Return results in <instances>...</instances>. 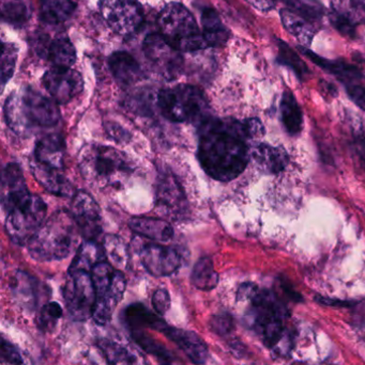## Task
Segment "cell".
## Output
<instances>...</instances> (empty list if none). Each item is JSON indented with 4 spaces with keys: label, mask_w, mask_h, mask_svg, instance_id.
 Returning a JSON list of instances; mask_svg holds the SVG:
<instances>
[{
    "label": "cell",
    "mask_w": 365,
    "mask_h": 365,
    "mask_svg": "<svg viewBox=\"0 0 365 365\" xmlns=\"http://www.w3.org/2000/svg\"><path fill=\"white\" fill-rule=\"evenodd\" d=\"M281 17H282L285 29L291 36H295L300 43L306 46L311 44L315 32H316V28L313 21L295 11L289 10V9L281 10Z\"/></svg>",
    "instance_id": "obj_26"
},
{
    "label": "cell",
    "mask_w": 365,
    "mask_h": 365,
    "mask_svg": "<svg viewBox=\"0 0 365 365\" xmlns=\"http://www.w3.org/2000/svg\"><path fill=\"white\" fill-rule=\"evenodd\" d=\"M360 1H361V2H362V4H364V6H365V0H360Z\"/></svg>",
    "instance_id": "obj_49"
},
{
    "label": "cell",
    "mask_w": 365,
    "mask_h": 365,
    "mask_svg": "<svg viewBox=\"0 0 365 365\" xmlns=\"http://www.w3.org/2000/svg\"><path fill=\"white\" fill-rule=\"evenodd\" d=\"M79 168L84 178L101 187L119 184L129 175L130 167L117 150L104 145H90L79 155Z\"/></svg>",
    "instance_id": "obj_7"
},
{
    "label": "cell",
    "mask_w": 365,
    "mask_h": 365,
    "mask_svg": "<svg viewBox=\"0 0 365 365\" xmlns=\"http://www.w3.org/2000/svg\"><path fill=\"white\" fill-rule=\"evenodd\" d=\"M330 21H331L332 25L341 32V34H345L347 36H355V27L354 24L351 21L345 19L344 17L340 16L336 14V12H332L330 14Z\"/></svg>",
    "instance_id": "obj_45"
},
{
    "label": "cell",
    "mask_w": 365,
    "mask_h": 365,
    "mask_svg": "<svg viewBox=\"0 0 365 365\" xmlns=\"http://www.w3.org/2000/svg\"><path fill=\"white\" fill-rule=\"evenodd\" d=\"M191 282L201 291H211L219 283V274L211 259L203 257L195 264L191 274Z\"/></svg>",
    "instance_id": "obj_34"
},
{
    "label": "cell",
    "mask_w": 365,
    "mask_h": 365,
    "mask_svg": "<svg viewBox=\"0 0 365 365\" xmlns=\"http://www.w3.org/2000/svg\"><path fill=\"white\" fill-rule=\"evenodd\" d=\"M156 204L166 212H180L186 197L179 182L171 173H162L156 189Z\"/></svg>",
    "instance_id": "obj_18"
},
{
    "label": "cell",
    "mask_w": 365,
    "mask_h": 365,
    "mask_svg": "<svg viewBox=\"0 0 365 365\" xmlns=\"http://www.w3.org/2000/svg\"><path fill=\"white\" fill-rule=\"evenodd\" d=\"M47 58L54 68H71L76 61V51L68 38H58L49 45Z\"/></svg>",
    "instance_id": "obj_32"
},
{
    "label": "cell",
    "mask_w": 365,
    "mask_h": 365,
    "mask_svg": "<svg viewBox=\"0 0 365 365\" xmlns=\"http://www.w3.org/2000/svg\"><path fill=\"white\" fill-rule=\"evenodd\" d=\"M105 257L109 259V264L117 269H122L128 264V248L121 238L114 234L105 236L103 242Z\"/></svg>",
    "instance_id": "obj_35"
},
{
    "label": "cell",
    "mask_w": 365,
    "mask_h": 365,
    "mask_svg": "<svg viewBox=\"0 0 365 365\" xmlns=\"http://www.w3.org/2000/svg\"><path fill=\"white\" fill-rule=\"evenodd\" d=\"M124 319L130 330L152 329L162 334L167 327L166 322L144 304H134L124 311Z\"/></svg>",
    "instance_id": "obj_22"
},
{
    "label": "cell",
    "mask_w": 365,
    "mask_h": 365,
    "mask_svg": "<svg viewBox=\"0 0 365 365\" xmlns=\"http://www.w3.org/2000/svg\"><path fill=\"white\" fill-rule=\"evenodd\" d=\"M79 233L71 212L59 210L49 217L28 242L30 255L38 261H55L68 257Z\"/></svg>",
    "instance_id": "obj_4"
},
{
    "label": "cell",
    "mask_w": 365,
    "mask_h": 365,
    "mask_svg": "<svg viewBox=\"0 0 365 365\" xmlns=\"http://www.w3.org/2000/svg\"><path fill=\"white\" fill-rule=\"evenodd\" d=\"M246 1L261 11H269L276 6L274 0H246Z\"/></svg>",
    "instance_id": "obj_48"
},
{
    "label": "cell",
    "mask_w": 365,
    "mask_h": 365,
    "mask_svg": "<svg viewBox=\"0 0 365 365\" xmlns=\"http://www.w3.org/2000/svg\"><path fill=\"white\" fill-rule=\"evenodd\" d=\"M109 68L116 81L121 86H132L141 81L143 71L139 62L126 51L113 53L109 60Z\"/></svg>",
    "instance_id": "obj_20"
},
{
    "label": "cell",
    "mask_w": 365,
    "mask_h": 365,
    "mask_svg": "<svg viewBox=\"0 0 365 365\" xmlns=\"http://www.w3.org/2000/svg\"><path fill=\"white\" fill-rule=\"evenodd\" d=\"M11 289L19 304L27 310L36 308L38 302V283L27 272H17L11 280Z\"/></svg>",
    "instance_id": "obj_25"
},
{
    "label": "cell",
    "mask_w": 365,
    "mask_h": 365,
    "mask_svg": "<svg viewBox=\"0 0 365 365\" xmlns=\"http://www.w3.org/2000/svg\"><path fill=\"white\" fill-rule=\"evenodd\" d=\"M101 13L114 32L130 38L141 30L144 10L139 0H102Z\"/></svg>",
    "instance_id": "obj_11"
},
{
    "label": "cell",
    "mask_w": 365,
    "mask_h": 365,
    "mask_svg": "<svg viewBox=\"0 0 365 365\" xmlns=\"http://www.w3.org/2000/svg\"><path fill=\"white\" fill-rule=\"evenodd\" d=\"M203 36L207 46L222 47L229 38V30L221 21L220 16L212 9H205L201 16Z\"/></svg>",
    "instance_id": "obj_27"
},
{
    "label": "cell",
    "mask_w": 365,
    "mask_h": 365,
    "mask_svg": "<svg viewBox=\"0 0 365 365\" xmlns=\"http://www.w3.org/2000/svg\"><path fill=\"white\" fill-rule=\"evenodd\" d=\"M141 263L154 277H167L177 272L181 257L175 249L158 244H147L139 250Z\"/></svg>",
    "instance_id": "obj_15"
},
{
    "label": "cell",
    "mask_w": 365,
    "mask_h": 365,
    "mask_svg": "<svg viewBox=\"0 0 365 365\" xmlns=\"http://www.w3.org/2000/svg\"><path fill=\"white\" fill-rule=\"evenodd\" d=\"M244 125H246L249 139L261 138L265 134V128L259 119L252 118V119L244 120Z\"/></svg>",
    "instance_id": "obj_46"
},
{
    "label": "cell",
    "mask_w": 365,
    "mask_h": 365,
    "mask_svg": "<svg viewBox=\"0 0 365 365\" xmlns=\"http://www.w3.org/2000/svg\"><path fill=\"white\" fill-rule=\"evenodd\" d=\"M64 141L60 135H47L36 143V162L49 168L61 170L64 162Z\"/></svg>",
    "instance_id": "obj_19"
},
{
    "label": "cell",
    "mask_w": 365,
    "mask_h": 365,
    "mask_svg": "<svg viewBox=\"0 0 365 365\" xmlns=\"http://www.w3.org/2000/svg\"><path fill=\"white\" fill-rule=\"evenodd\" d=\"M347 93L351 96V100L365 111V88L359 85L349 83L346 88Z\"/></svg>",
    "instance_id": "obj_47"
},
{
    "label": "cell",
    "mask_w": 365,
    "mask_h": 365,
    "mask_svg": "<svg viewBox=\"0 0 365 365\" xmlns=\"http://www.w3.org/2000/svg\"><path fill=\"white\" fill-rule=\"evenodd\" d=\"M1 357L4 361L12 365H25L21 354L17 351L14 345L2 339L1 341Z\"/></svg>",
    "instance_id": "obj_43"
},
{
    "label": "cell",
    "mask_w": 365,
    "mask_h": 365,
    "mask_svg": "<svg viewBox=\"0 0 365 365\" xmlns=\"http://www.w3.org/2000/svg\"><path fill=\"white\" fill-rule=\"evenodd\" d=\"M152 304L159 315H164L171 307V297L169 292L164 289H156L152 297Z\"/></svg>",
    "instance_id": "obj_44"
},
{
    "label": "cell",
    "mask_w": 365,
    "mask_h": 365,
    "mask_svg": "<svg viewBox=\"0 0 365 365\" xmlns=\"http://www.w3.org/2000/svg\"><path fill=\"white\" fill-rule=\"evenodd\" d=\"M31 170L36 181L49 192L59 197H68L72 192V185L58 169L49 168L36 162L32 164Z\"/></svg>",
    "instance_id": "obj_23"
},
{
    "label": "cell",
    "mask_w": 365,
    "mask_h": 365,
    "mask_svg": "<svg viewBox=\"0 0 365 365\" xmlns=\"http://www.w3.org/2000/svg\"><path fill=\"white\" fill-rule=\"evenodd\" d=\"M295 1V0H287V2Z\"/></svg>",
    "instance_id": "obj_50"
},
{
    "label": "cell",
    "mask_w": 365,
    "mask_h": 365,
    "mask_svg": "<svg viewBox=\"0 0 365 365\" xmlns=\"http://www.w3.org/2000/svg\"><path fill=\"white\" fill-rule=\"evenodd\" d=\"M104 249L101 248L94 240H86L77 250L76 257L73 259L69 274L75 272H91L92 268L104 261Z\"/></svg>",
    "instance_id": "obj_28"
},
{
    "label": "cell",
    "mask_w": 365,
    "mask_h": 365,
    "mask_svg": "<svg viewBox=\"0 0 365 365\" xmlns=\"http://www.w3.org/2000/svg\"><path fill=\"white\" fill-rule=\"evenodd\" d=\"M209 327L214 334H219V336H226L235 329V322L231 314L222 313V314L212 317L209 322Z\"/></svg>",
    "instance_id": "obj_42"
},
{
    "label": "cell",
    "mask_w": 365,
    "mask_h": 365,
    "mask_svg": "<svg viewBox=\"0 0 365 365\" xmlns=\"http://www.w3.org/2000/svg\"><path fill=\"white\" fill-rule=\"evenodd\" d=\"M43 85L57 104L76 98L84 88L81 75L71 68H51L43 76Z\"/></svg>",
    "instance_id": "obj_14"
},
{
    "label": "cell",
    "mask_w": 365,
    "mask_h": 365,
    "mask_svg": "<svg viewBox=\"0 0 365 365\" xmlns=\"http://www.w3.org/2000/svg\"><path fill=\"white\" fill-rule=\"evenodd\" d=\"M334 12L354 25L365 24V6L360 0H331Z\"/></svg>",
    "instance_id": "obj_37"
},
{
    "label": "cell",
    "mask_w": 365,
    "mask_h": 365,
    "mask_svg": "<svg viewBox=\"0 0 365 365\" xmlns=\"http://www.w3.org/2000/svg\"><path fill=\"white\" fill-rule=\"evenodd\" d=\"M41 19L51 25H59L68 21L75 11L72 0H39Z\"/></svg>",
    "instance_id": "obj_30"
},
{
    "label": "cell",
    "mask_w": 365,
    "mask_h": 365,
    "mask_svg": "<svg viewBox=\"0 0 365 365\" xmlns=\"http://www.w3.org/2000/svg\"><path fill=\"white\" fill-rule=\"evenodd\" d=\"M62 309L57 302H49L43 307L39 317V326L43 331H51L61 319Z\"/></svg>",
    "instance_id": "obj_41"
},
{
    "label": "cell",
    "mask_w": 365,
    "mask_h": 365,
    "mask_svg": "<svg viewBox=\"0 0 365 365\" xmlns=\"http://www.w3.org/2000/svg\"><path fill=\"white\" fill-rule=\"evenodd\" d=\"M99 349L111 365H136L134 356L126 347L115 341L102 339L98 342Z\"/></svg>",
    "instance_id": "obj_36"
},
{
    "label": "cell",
    "mask_w": 365,
    "mask_h": 365,
    "mask_svg": "<svg viewBox=\"0 0 365 365\" xmlns=\"http://www.w3.org/2000/svg\"><path fill=\"white\" fill-rule=\"evenodd\" d=\"M131 334L137 345H139L146 353L154 356L161 365H180L173 354L167 351L164 345L146 334L145 330H131Z\"/></svg>",
    "instance_id": "obj_31"
},
{
    "label": "cell",
    "mask_w": 365,
    "mask_h": 365,
    "mask_svg": "<svg viewBox=\"0 0 365 365\" xmlns=\"http://www.w3.org/2000/svg\"><path fill=\"white\" fill-rule=\"evenodd\" d=\"M156 105L163 117L175 123L201 124L208 118L207 96L195 86L179 85L161 90L156 96Z\"/></svg>",
    "instance_id": "obj_5"
},
{
    "label": "cell",
    "mask_w": 365,
    "mask_h": 365,
    "mask_svg": "<svg viewBox=\"0 0 365 365\" xmlns=\"http://www.w3.org/2000/svg\"><path fill=\"white\" fill-rule=\"evenodd\" d=\"M91 277L96 294L92 317L98 325L105 326L111 321L114 310L124 297L126 278L119 269L104 261L92 268Z\"/></svg>",
    "instance_id": "obj_8"
},
{
    "label": "cell",
    "mask_w": 365,
    "mask_h": 365,
    "mask_svg": "<svg viewBox=\"0 0 365 365\" xmlns=\"http://www.w3.org/2000/svg\"><path fill=\"white\" fill-rule=\"evenodd\" d=\"M253 158L265 173L276 175L286 168L289 155L282 148L261 143L252 152Z\"/></svg>",
    "instance_id": "obj_24"
},
{
    "label": "cell",
    "mask_w": 365,
    "mask_h": 365,
    "mask_svg": "<svg viewBox=\"0 0 365 365\" xmlns=\"http://www.w3.org/2000/svg\"><path fill=\"white\" fill-rule=\"evenodd\" d=\"M158 25L163 38L180 51H195L208 47L192 13L177 2L161 11Z\"/></svg>",
    "instance_id": "obj_6"
},
{
    "label": "cell",
    "mask_w": 365,
    "mask_h": 365,
    "mask_svg": "<svg viewBox=\"0 0 365 365\" xmlns=\"http://www.w3.org/2000/svg\"><path fill=\"white\" fill-rule=\"evenodd\" d=\"M252 327L268 349L287 355L293 347L289 330V311L276 292L256 287L251 296Z\"/></svg>",
    "instance_id": "obj_2"
},
{
    "label": "cell",
    "mask_w": 365,
    "mask_h": 365,
    "mask_svg": "<svg viewBox=\"0 0 365 365\" xmlns=\"http://www.w3.org/2000/svg\"><path fill=\"white\" fill-rule=\"evenodd\" d=\"M34 8L30 0H4L1 6L2 19L11 25H26L31 19Z\"/></svg>",
    "instance_id": "obj_33"
},
{
    "label": "cell",
    "mask_w": 365,
    "mask_h": 365,
    "mask_svg": "<svg viewBox=\"0 0 365 365\" xmlns=\"http://www.w3.org/2000/svg\"><path fill=\"white\" fill-rule=\"evenodd\" d=\"M4 111L6 125L21 137L29 136L38 128H51L60 119L55 101L45 98L31 88L11 94L6 98Z\"/></svg>",
    "instance_id": "obj_3"
},
{
    "label": "cell",
    "mask_w": 365,
    "mask_h": 365,
    "mask_svg": "<svg viewBox=\"0 0 365 365\" xmlns=\"http://www.w3.org/2000/svg\"><path fill=\"white\" fill-rule=\"evenodd\" d=\"M279 49H280V53H279V61L285 66H289L293 68L298 76L304 77L308 74V68H306V63L298 57L297 53L289 46L285 44L283 41H279L278 43Z\"/></svg>",
    "instance_id": "obj_39"
},
{
    "label": "cell",
    "mask_w": 365,
    "mask_h": 365,
    "mask_svg": "<svg viewBox=\"0 0 365 365\" xmlns=\"http://www.w3.org/2000/svg\"><path fill=\"white\" fill-rule=\"evenodd\" d=\"M144 53L154 70L167 81L178 78L184 70L181 51L169 44L162 34H151L145 38Z\"/></svg>",
    "instance_id": "obj_12"
},
{
    "label": "cell",
    "mask_w": 365,
    "mask_h": 365,
    "mask_svg": "<svg viewBox=\"0 0 365 365\" xmlns=\"http://www.w3.org/2000/svg\"><path fill=\"white\" fill-rule=\"evenodd\" d=\"M131 230L148 240L167 242L174 237V230L167 221L151 217H134L129 222Z\"/></svg>",
    "instance_id": "obj_21"
},
{
    "label": "cell",
    "mask_w": 365,
    "mask_h": 365,
    "mask_svg": "<svg viewBox=\"0 0 365 365\" xmlns=\"http://www.w3.org/2000/svg\"><path fill=\"white\" fill-rule=\"evenodd\" d=\"M199 164L212 179L229 182L239 177L250 160L244 121L208 117L199 128Z\"/></svg>",
    "instance_id": "obj_1"
},
{
    "label": "cell",
    "mask_w": 365,
    "mask_h": 365,
    "mask_svg": "<svg viewBox=\"0 0 365 365\" xmlns=\"http://www.w3.org/2000/svg\"><path fill=\"white\" fill-rule=\"evenodd\" d=\"M162 334L175 343L193 364L203 365L207 362L209 355L207 344L194 332L167 326Z\"/></svg>",
    "instance_id": "obj_17"
},
{
    "label": "cell",
    "mask_w": 365,
    "mask_h": 365,
    "mask_svg": "<svg viewBox=\"0 0 365 365\" xmlns=\"http://www.w3.org/2000/svg\"><path fill=\"white\" fill-rule=\"evenodd\" d=\"M31 195L28 190L23 171L16 164L6 165L2 173L1 204L6 212L21 203Z\"/></svg>",
    "instance_id": "obj_16"
},
{
    "label": "cell",
    "mask_w": 365,
    "mask_h": 365,
    "mask_svg": "<svg viewBox=\"0 0 365 365\" xmlns=\"http://www.w3.org/2000/svg\"><path fill=\"white\" fill-rule=\"evenodd\" d=\"M71 215L79 234L86 240H96L102 233V216L96 200L85 191H79L71 203Z\"/></svg>",
    "instance_id": "obj_13"
},
{
    "label": "cell",
    "mask_w": 365,
    "mask_h": 365,
    "mask_svg": "<svg viewBox=\"0 0 365 365\" xmlns=\"http://www.w3.org/2000/svg\"><path fill=\"white\" fill-rule=\"evenodd\" d=\"M17 49L13 44L2 43L1 53V81L2 86L8 83L12 77L16 66Z\"/></svg>",
    "instance_id": "obj_40"
},
{
    "label": "cell",
    "mask_w": 365,
    "mask_h": 365,
    "mask_svg": "<svg viewBox=\"0 0 365 365\" xmlns=\"http://www.w3.org/2000/svg\"><path fill=\"white\" fill-rule=\"evenodd\" d=\"M304 53H306L317 66H321V68L328 71L331 74L341 77V78L354 79L360 76L359 71L355 66H349V64L341 61H329V60L325 59V58L319 57L316 53L304 51Z\"/></svg>",
    "instance_id": "obj_38"
},
{
    "label": "cell",
    "mask_w": 365,
    "mask_h": 365,
    "mask_svg": "<svg viewBox=\"0 0 365 365\" xmlns=\"http://www.w3.org/2000/svg\"><path fill=\"white\" fill-rule=\"evenodd\" d=\"M62 293L66 309L73 319L84 322L92 317L96 294L91 272H70Z\"/></svg>",
    "instance_id": "obj_10"
},
{
    "label": "cell",
    "mask_w": 365,
    "mask_h": 365,
    "mask_svg": "<svg viewBox=\"0 0 365 365\" xmlns=\"http://www.w3.org/2000/svg\"><path fill=\"white\" fill-rule=\"evenodd\" d=\"M281 117L289 134L298 135L304 128V115L295 96L289 90L283 93L281 100Z\"/></svg>",
    "instance_id": "obj_29"
},
{
    "label": "cell",
    "mask_w": 365,
    "mask_h": 365,
    "mask_svg": "<svg viewBox=\"0 0 365 365\" xmlns=\"http://www.w3.org/2000/svg\"><path fill=\"white\" fill-rule=\"evenodd\" d=\"M47 207L36 195H30L21 203L6 212V230L9 237L17 245L28 244L45 222Z\"/></svg>",
    "instance_id": "obj_9"
}]
</instances>
